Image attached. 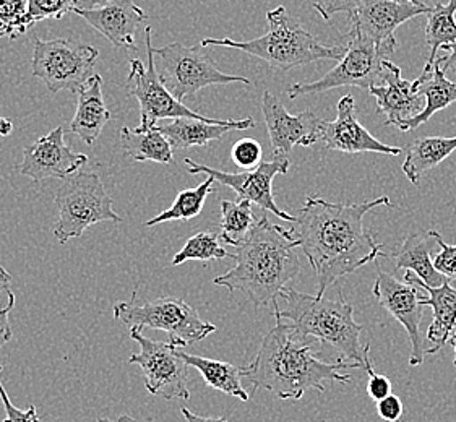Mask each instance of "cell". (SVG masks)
I'll list each match as a JSON object with an SVG mask.
<instances>
[{"mask_svg": "<svg viewBox=\"0 0 456 422\" xmlns=\"http://www.w3.org/2000/svg\"><path fill=\"white\" fill-rule=\"evenodd\" d=\"M362 0H314V9L317 10L320 17L330 21L335 13H349L353 15Z\"/></svg>", "mask_w": 456, "mask_h": 422, "instance_id": "38", "label": "cell"}, {"mask_svg": "<svg viewBox=\"0 0 456 422\" xmlns=\"http://www.w3.org/2000/svg\"><path fill=\"white\" fill-rule=\"evenodd\" d=\"M118 422H137L132 416H127V414H122V416H119V419H118Z\"/></svg>", "mask_w": 456, "mask_h": 422, "instance_id": "48", "label": "cell"}, {"mask_svg": "<svg viewBox=\"0 0 456 422\" xmlns=\"http://www.w3.org/2000/svg\"><path fill=\"white\" fill-rule=\"evenodd\" d=\"M450 345L453 346V351H455V359H453V366H456V329L453 330V333H452V337H450Z\"/></svg>", "mask_w": 456, "mask_h": 422, "instance_id": "47", "label": "cell"}, {"mask_svg": "<svg viewBox=\"0 0 456 422\" xmlns=\"http://www.w3.org/2000/svg\"><path fill=\"white\" fill-rule=\"evenodd\" d=\"M262 110L273 159L289 157L296 145L312 147L319 143L325 120L317 118L311 110L292 116L283 102L270 92L264 93Z\"/></svg>", "mask_w": 456, "mask_h": 422, "instance_id": "16", "label": "cell"}, {"mask_svg": "<svg viewBox=\"0 0 456 422\" xmlns=\"http://www.w3.org/2000/svg\"><path fill=\"white\" fill-rule=\"evenodd\" d=\"M256 127L252 118L242 120L193 119L175 118L169 124L159 126L174 150H189L192 147H205L224 134L232 130H247Z\"/></svg>", "mask_w": 456, "mask_h": 422, "instance_id": "21", "label": "cell"}, {"mask_svg": "<svg viewBox=\"0 0 456 422\" xmlns=\"http://www.w3.org/2000/svg\"><path fill=\"white\" fill-rule=\"evenodd\" d=\"M114 319L128 325V329L166 331L177 348L199 343L216 331L213 323L203 321L193 307L179 297H158L138 304L134 294L132 301L114 305Z\"/></svg>", "mask_w": 456, "mask_h": 422, "instance_id": "7", "label": "cell"}, {"mask_svg": "<svg viewBox=\"0 0 456 422\" xmlns=\"http://www.w3.org/2000/svg\"><path fill=\"white\" fill-rule=\"evenodd\" d=\"M379 207H392L390 199L370 202H327L309 195L296 215L292 232L317 276V296L323 297L339 278L385 257L384 246L364 226V216Z\"/></svg>", "mask_w": 456, "mask_h": 422, "instance_id": "1", "label": "cell"}, {"mask_svg": "<svg viewBox=\"0 0 456 422\" xmlns=\"http://www.w3.org/2000/svg\"><path fill=\"white\" fill-rule=\"evenodd\" d=\"M258 220L252 211V202L248 200H223L221 202V234L219 238L232 248H239L256 228Z\"/></svg>", "mask_w": 456, "mask_h": 422, "instance_id": "29", "label": "cell"}, {"mask_svg": "<svg viewBox=\"0 0 456 422\" xmlns=\"http://www.w3.org/2000/svg\"><path fill=\"white\" fill-rule=\"evenodd\" d=\"M430 7L426 4H411L396 0H362L361 7L349 15L351 27L372 39L380 53L388 57L396 51V29L403 23L428 15Z\"/></svg>", "mask_w": 456, "mask_h": 422, "instance_id": "15", "label": "cell"}, {"mask_svg": "<svg viewBox=\"0 0 456 422\" xmlns=\"http://www.w3.org/2000/svg\"><path fill=\"white\" fill-rule=\"evenodd\" d=\"M385 82L380 86H372L369 93L377 100V112L384 114L385 126H395L402 129L408 120L416 118L424 106L416 90V83L408 82L402 77V69L385 61Z\"/></svg>", "mask_w": 456, "mask_h": 422, "instance_id": "19", "label": "cell"}, {"mask_svg": "<svg viewBox=\"0 0 456 422\" xmlns=\"http://www.w3.org/2000/svg\"><path fill=\"white\" fill-rule=\"evenodd\" d=\"M231 257L228 250L221 248L218 234L210 231H201L193 234L192 238L187 239L183 248L174 256L171 265H181L189 260H199V262H210V260H221V258Z\"/></svg>", "mask_w": 456, "mask_h": 422, "instance_id": "32", "label": "cell"}, {"mask_svg": "<svg viewBox=\"0 0 456 422\" xmlns=\"http://www.w3.org/2000/svg\"><path fill=\"white\" fill-rule=\"evenodd\" d=\"M110 119V112L102 98V78L94 74L77 90V110L70 122V132L92 147Z\"/></svg>", "mask_w": 456, "mask_h": 422, "instance_id": "23", "label": "cell"}, {"mask_svg": "<svg viewBox=\"0 0 456 422\" xmlns=\"http://www.w3.org/2000/svg\"><path fill=\"white\" fill-rule=\"evenodd\" d=\"M437 246L432 232H414L404 239L402 248L395 250L392 256H385L392 260L395 270H408L424 281V285L438 288L448 281L445 276L438 273L434 266L432 250Z\"/></svg>", "mask_w": 456, "mask_h": 422, "instance_id": "25", "label": "cell"}, {"mask_svg": "<svg viewBox=\"0 0 456 422\" xmlns=\"http://www.w3.org/2000/svg\"><path fill=\"white\" fill-rule=\"evenodd\" d=\"M436 238L438 250L437 256L434 257V266L437 268L438 273L447 278L452 285L456 286V246H448L437 231H430Z\"/></svg>", "mask_w": 456, "mask_h": 422, "instance_id": "36", "label": "cell"}, {"mask_svg": "<svg viewBox=\"0 0 456 422\" xmlns=\"http://www.w3.org/2000/svg\"><path fill=\"white\" fill-rule=\"evenodd\" d=\"M98 57L96 47L73 39H37L31 67L49 92L77 93L94 75Z\"/></svg>", "mask_w": 456, "mask_h": 422, "instance_id": "9", "label": "cell"}, {"mask_svg": "<svg viewBox=\"0 0 456 422\" xmlns=\"http://www.w3.org/2000/svg\"><path fill=\"white\" fill-rule=\"evenodd\" d=\"M120 143L124 153L135 161H155L161 165L174 161V148L159 126L150 129L122 127Z\"/></svg>", "mask_w": 456, "mask_h": 422, "instance_id": "27", "label": "cell"}, {"mask_svg": "<svg viewBox=\"0 0 456 422\" xmlns=\"http://www.w3.org/2000/svg\"><path fill=\"white\" fill-rule=\"evenodd\" d=\"M456 0H448L447 4H436L428 13L426 27V43L430 47L429 61L432 64L437 57L438 49L456 41Z\"/></svg>", "mask_w": 456, "mask_h": 422, "instance_id": "31", "label": "cell"}, {"mask_svg": "<svg viewBox=\"0 0 456 422\" xmlns=\"http://www.w3.org/2000/svg\"><path fill=\"white\" fill-rule=\"evenodd\" d=\"M13 307H15V294L12 293L9 304L0 309V348L4 345H7L13 337V330H12L9 321V315L13 311Z\"/></svg>", "mask_w": 456, "mask_h": 422, "instance_id": "41", "label": "cell"}, {"mask_svg": "<svg viewBox=\"0 0 456 422\" xmlns=\"http://www.w3.org/2000/svg\"><path fill=\"white\" fill-rule=\"evenodd\" d=\"M213 183H216V181L211 175H208L207 181H203L195 189H187V191L177 193L173 205L163 213L156 215L155 218L146 221L145 226L150 228V226H156V224L167 223V221H189L195 218V216H199L201 210H203V205L208 199V195L215 192Z\"/></svg>", "mask_w": 456, "mask_h": 422, "instance_id": "30", "label": "cell"}, {"mask_svg": "<svg viewBox=\"0 0 456 422\" xmlns=\"http://www.w3.org/2000/svg\"><path fill=\"white\" fill-rule=\"evenodd\" d=\"M448 54L440 57V62L444 67V72L447 75L448 80L456 83V41L452 45L442 47Z\"/></svg>", "mask_w": 456, "mask_h": 422, "instance_id": "42", "label": "cell"}, {"mask_svg": "<svg viewBox=\"0 0 456 422\" xmlns=\"http://www.w3.org/2000/svg\"><path fill=\"white\" fill-rule=\"evenodd\" d=\"M181 413H183L187 422H229L226 418H205V416H197V414H193L192 411L187 410V408H183Z\"/></svg>", "mask_w": 456, "mask_h": 422, "instance_id": "44", "label": "cell"}, {"mask_svg": "<svg viewBox=\"0 0 456 422\" xmlns=\"http://www.w3.org/2000/svg\"><path fill=\"white\" fill-rule=\"evenodd\" d=\"M96 422H114V421H110V419H108V418H100V419H98V421Z\"/></svg>", "mask_w": 456, "mask_h": 422, "instance_id": "50", "label": "cell"}, {"mask_svg": "<svg viewBox=\"0 0 456 422\" xmlns=\"http://www.w3.org/2000/svg\"><path fill=\"white\" fill-rule=\"evenodd\" d=\"M416 90L420 96L426 98V106L416 118L408 120L403 126L402 132L416 130L426 124L438 110H447L456 101V83L448 80L440 62V57H436L432 64H426L419 78L414 80Z\"/></svg>", "mask_w": 456, "mask_h": 422, "instance_id": "24", "label": "cell"}, {"mask_svg": "<svg viewBox=\"0 0 456 422\" xmlns=\"http://www.w3.org/2000/svg\"><path fill=\"white\" fill-rule=\"evenodd\" d=\"M145 46L148 53V64L140 59L130 61L127 94L134 96L140 106V129L155 127L158 120L175 119V118H193L208 119L205 116L189 110L179 101L173 93L166 88L158 74L155 61V47L151 46V27H145Z\"/></svg>", "mask_w": 456, "mask_h": 422, "instance_id": "11", "label": "cell"}, {"mask_svg": "<svg viewBox=\"0 0 456 422\" xmlns=\"http://www.w3.org/2000/svg\"><path fill=\"white\" fill-rule=\"evenodd\" d=\"M78 0H29V20L33 27L47 19H62L69 12H75Z\"/></svg>", "mask_w": 456, "mask_h": 422, "instance_id": "34", "label": "cell"}, {"mask_svg": "<svg viewBox=\"0 0 456 422\" xmlns=\"http://www.w3.org/2000/svg\"><path fill=\"white\" fill-rule=\"evenodd\" d=\"M404 281H411L419 286L422 291L428 293V297H422L420 304L429 305L434 309V321L428 330V340L430 341V348L426 349V354H434L444 345H447L452 333L456 329V288L450 281H445L438 288H430L424 285V281L408 272L404 275Z\"/></svg>", "mask_w": 456, "mask_h": 422, "instance_id": "22", "label": "cell"}, {"mask_svg": "<svg viewBox=\"0 0 456 422\" xmlns=\"http://www.w3.org/2000/svg\"><path fill=\"white\" fill-rule=\"evenodd\" d=\"M179 354L189 366H192L200 372L207 385L215 388V390H219L226 395L239 398L240 402L250 400V395L247 394L246 388L240 384L242 368H236L229 362H223V361L192 356V354H187L185 351H181V349H179Z\"/></svg>", "mask_w": 456, "mask_h": 422, "instance_id": "28", "label": "cell"}, {"mask_svg": "<svg viewBox=\"0 0 456 422\" xmlns=\"http://www.w3.org/2000/svg\"><path fill=\"white\" fill-rule=\"evenodd\" d=\"M297 248L299 240L292 231L273 224L264 215L232 254L236 266L213 283L228 288L229 293L246 294L256 307H273L286 285L301 272Z\"/></svg>", "mask_w": 456, "mask_h": 422, "instance_id": "3", "label": "cell"}, {"mask_svg": "<svg viewBox=\"0 0 456 422\" xmlns=\"http://www.w3.org/2000/svg\"><path fill=\"white\" fill-rule=\"evenodd\" d=\"M33 27L29 0H0V37H17Z\"/></svg>", "mask_w": 456, "mask_h": 422, "instance_id": "33", "label": "cell"}, {"mask_svg": "<svg viewBox=\"0 0 456 422\" xmlns=\"http://www.w3.org/2000/svg\"><path fill=\"white\" fill-rule=\"evenodd\" d=\"M403 411H404V408H403L402 400L396 395H388L384 400L377 402V413L384 421H400Z\"/></svg>", "mask_w": 456, "mask_h": 422, "instance_id": "39", "label": "cell"}, {"mask_svg": "<svg viewBox=\"0 0 456 422\" xmlns=\"http://www.w3.org/2000/svg\"><path fill=\"white\" fill-rule=\"evenodd\" d=\"M13 132V122L5 118H0V137H9Z\"/></svg>", "mask_w": 456, "mask_h": 422, "instance_id": "46", "label": "cell"}, {"mask_svg": "<svg viewBox=\"0 0 456 422\" xmlns=\"http://www.w3.org/2000/svg\"><path fill=\"white\" fill-rule=\"evenodd\" d=\"M320 142L325 150L341 151L347 155L380 153L396 157L402 153V148L382 143L364 126H361L356 116V102L351 94L343 96L338 102L337 119L323 122Z\"/></svg>", "mask_w": 456, "mask_h": 422, "instance_id": "18", "label": "cell"}, {"mask_svg": "<svg viewBox=\"0 0 456 422\" xmlns=\"http://www.w3.org/2000/svg\"><path fill=\"white\" fill-rule=\"evenodd\" d=\"M456 150V137L418 138L406 150L403 173L412 185H419L422 175L437 167Z\"/></svg>", "mask_w": 456, "mask_h": 422, "instance_id": "26", "label": "cell"}, {"mask_svg": "<svg viewBox=\"0 0 456 422\" xmlns=\"http://www.w3.org/2000/svg\"><path fill=\"white\" fill-rule=\"evenodd\" d=\"M345 39L346 53L329 74L317 82L296 83L288 88V96L296 100L304 94L323 93L339 86H357L369 92L385 82V57L372 39L351 27Z\"/></svg>", "mask_w": 456, "mask_h": 422, "instance_id": "8", "label": "cell"}, {"mask_svg": "<svg viewBox=\"0 0 456 422\" xmlns=\"http://www.w3.org/2000/svg\"><path fill=\"white\" fill-rule=\"evenodd\" d=\"M102 37L120 49H135L137 29L148 17L134 0H112L100 9H75Z\"/></svg>", "mask_w": 456, "mask_h": 422, "instance_id": "20", "label": "cell"}, {"mask_svg": "<svg viewBox=\"0 0 456 422\" xmlns=\"http://www.w3.org/2000/svg\"><path fill=\"white\" fill-rule=\"evenodd\" d=\"M12 293H13L12 291V276L4 266L0 265V309H2V304H9Z\"/></svg>", "mask_w": 456, "mask_h": 422, "instance_id": "43", "label": "cell"}, {"mask_svg": "<svg viewBox=\"0 0 456 422\" xmlns=\"http://www.w3.org/2000/svg\"><path fill=\"white\" fill-rule=\"evenodd\" d=\"M396 2H411V4H422L420 0H396Z\"/></svg>", "mask_w": 456, "mask_h": 422, "instance_id": "49", "label": "cell"}, {"mask_svg": "<svg viewBox=\"0 0 456 422\" xmlns=\"http://www.w3.org/2000/svg\"><path fill=\"white\" fill-rule=\"evenodd\" d=\"M268 29L264 37L250 41L234 39H215L205 37L201 46H219L239 49L265 61L274 70L288 72L299 65L312 64L317 61H341L346 46H325L317 37L302 28L301 23L292 19L284 7H276L266 13Z\"/></svg>", "mask_w": 456, "mask_h": 422, "instance_id": "5", "label": "cell"}, {"mask_svg": "<svg viewBox=\"0 0 456 422\" xmlns=\"http://www.w3.org/2000/svg\"><path fill=\"white\" fill-rule=\"evenodd\" d=\"M2 372H4V366H0V374ZM0 402L4 404V410H5L4 422H41L35 404H31L27 411H21L17 406H13V403L10 402L7 392H5V388L2 385V380H0Z\"/></svg>", "mask_w": 456, "mask_h": 422, "instance_id": "37", "label": "cell"}, {"mask_svg": "<svg viewBox=\"0 0 456 422\" xmlns=\"http://www.w3.org/2000/svg\"><path fill=\"white\" fill-rule=\"evenodd\" d=\"M314 345L301 338L289 323L278 321L273 330L264 337L256 359L242 368L254 388H265L280 400L299 402L305 392L317 388L325 394V382L349 384L351 374H341L346 368L359 369L354 362L339 358L329 364L314 354Z\"/></svg>", "mask_w": 456, "mask_h": 422, "instance_id": "2", "label": "cell"}, {"mask_svg": "<svg viewBox=\"0 0 456 422\" xmlns=\"http://www.w3.org/2000/svg\"><path fill=\"white\" fill-rule=\"evenodd\" d=\"M377 303L400 321L408 333L411 341L410 366L416 368L424 362L426 349L422 348L420 340V321H422V304L424 294L420 288L411 281H398L395 276L388 275L384 270L377 268V278L372 286Z\"/></svg>", "mask_w": 456, "mask_h": 422, "instance_id": "14", "label": "cell"}, {"mask_svg": "<svg viewBox=\"0 0 456 422\" xmlns=\"http://www.w3.org/2000/svg\"><path fill=\"white\" fill-rule=\"evenodd\" d=\"M88 163V157L75 153L65 143L64 127H55L23 150L20 174L39 183L45 179H62L75 174Z\"/></svg>", "mask_w": 456, "mask_h": 422, "instance_id": "17", "label": "cell"}, {"mask_svg": "<svg viewBox=\"0 0 456 422\" xmlns=\"http://www.w3.org/2000/svg\"><path fill=\"white\" fill-rule=\"evenodd\" d=\"M367 394L369 396L380 402L388 395H392V382L388 380V377L380 376L377 372H370L369 374V382H367Z\"/></svg>", "mask_w": 456, "mask_h": 422, "instance_id": "40", "label": "cell"}, {"mask_svg": "<svg viewBox=\"0 0 456 422\" xmlns=\"http://www.w3.org/2000/svg\"><path fill=\"white\" fill-rule=\"evenodd\" d=\"M110 2H112V0H78V7H77V9H100V7L108 5Z\"/></svg>", "mask_w": 456, "mask_h": 422, "instance_id": "45", "label": "cell"}, {"mask_svg": "<svg viewBox=\"0 0 456 422\" xmlns=\"http://www.w3.org/2000/svg\"><path fill=\"white\" fill-rule=\"evenodd\" d=\"M183 163L187 166L189 174L211 175L219 184L226 185L238 193L239 200H248L256 203L262 210L272 211L274 216L284 221L294 223L296 216L286 211L280 210L274 202L273 179L278 174H286L289 169V158H280L273 161H262L256 169L244 173H223L208 166L195 163L191 158H185Z\"/></svg>", "mask_w": 456, "mask_h": 422, "instance_id": "13", "label": "cell"}, {"mask_svg": "<svg viewBox=\"0 0 456 422\" xmlns=\"http://www.w3.org/2000/svg\"><path fill=\"white\" fill-rule=\"evenodd\" d=\"M262 157H264L262 145L254 138H242L231 150V158L234 165L247 171L256 169V166L262 163Z\"/></svg>", "mask_w": 456, "mask_h": 422, "instance_id": "35", "label": "cell"}, {"mask_svg": "<svg viewBox=\"0 0 456 422\" xmlns=\"http://www.w3.org/2000/svg\"><path fill=\"white\" fill-rule=\"evenodd\" d=\"M130 338L140 345V353L132 354L128 362L142 369L148 394L163 396L169 402H187L191 398L187 388L189 364L181 358V348L171 341L151 340L138 329H130Z\"/></svg>", "mask_w": 456, "mask_h": 422, "instance_id": "12", "label": "cell"}, {"mask_svg": "<svg viewBox=\"0 0 456 422\" xmlns=\"http://www.w3.org/2000/svg\"><path fill=\"white\" fill-rule=\"evenodd\" d=\"M155 55L159 59L158 74L166 88L179 101L211 85L236 82L250 85V80L246 77L221 72L210 55L203 51V46L189 47L181 43H171L155 49Z\"/></svg>", "mask_w": 456, "mask_h": 422, "instance_id": "10", "label": "cell"}, {"mask_svg": "<svg viewBox=\"0 0 456 422\" xmlns=\"http://www.w3.org/2000/svg\"><path fill=\"white\" fill-rule=\"evenodd\" d=\"M280 297L284 299L286 309L273 305L276 321H286L294 331L307 340L309 337L322 345L335 349L339 356L354 362L367 374L374 372L370 361V346L361 343L362 325L354 321V309L343 297L327 299L317 294L299 293L292 288H284Z\"/></svg>", "mask_w": 456, "mask_h": 422, "instance_id": "4", "label": "cell"}, {"mask_svg": "<svg viewBox=\"0 0 456 422\" xmlns=\"http://www.w3.org/2000/svg\"><path fill=\"white\" fill-rule=\"evenodd\" d=\"M54 205L59 220L53 232L59 244L80 238L90 226L102 221H124L112 208L114 202L94 173L78 171L65 177L64 184L55 192Z\"/></svg>", "mask_w": 456, "mask_h": 422, "instance_id": "6", "label": "cell"}]
</instances>
